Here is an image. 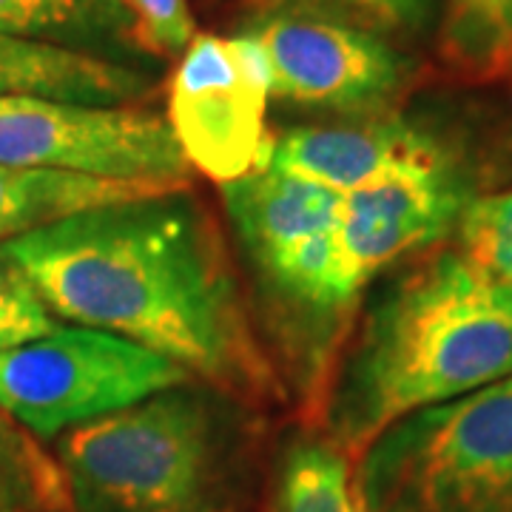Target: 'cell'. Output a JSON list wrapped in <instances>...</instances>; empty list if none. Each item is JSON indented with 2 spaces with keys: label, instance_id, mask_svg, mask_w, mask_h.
<instances>
[{
  "label": "cell",
  "instance_id": "cell-1",
  "mask_svg": "<svg viewBox=\"0 0 512 512\" xmlns=\"http://www.w3.org/2000/svg\"><path fill=\"white\" fill-rule=\"evenodd\" d=\"M0 248L57 322L120 336L220 393L271 390L231 259L188 188L77 211Z\"/></svg>",
  "mask_w": 512,
  "mask_h": 512
},
{
  "label": "cell",
  "instance_id": "cell-2",
  "mask_svg": "<svg viewBox=\"0 0 512 512\" xmlns=\"http://www.w3.org/2000/svg\"><path fill=\"white\" fill-rule=\"evenodd\" d=\"M512 376V285L464 251H439L370 305L325 410L356 464L387 427Z\"/></svg>",
  "mask_w": 512,
  "mask_h": 512
},
{
  "label": "cell",
  "instance_id": "cell-3",
  "mask_svg": "<svg viewBox=\"0 0 512 512\" xmlns=\"http://www.w3.org/2000/svg\"><path fill=\"white\" fill-rule=\"evenodd\" d=\"M74 512H234L245 441L220 390L177 384L66 430Z\"/></svg>",
  "mask_w": 512,
  "mask_h": 512
},
{
  "label": "cell",
  "instance_id": "cell-4",
  "mask_svg": "<svg viewBox=\"0 0 512 512\" xmlns=\"http://www.w3.org/2000/svg\"><path fill=\"white\" fill-rule=\"evenodd\" d=\"M356 490L365 512H512V376L387 427Z\"/></svg>",
  "mask_w": 512,
  "mask_h": 512
},
{
  "label": "cell",
  "instance_id": "cell-5",
  "mask_svg": "<svg viewBox=\"0 0 512 512\" xmlns=\"http://www.w3.org/2000/svg\"><path fill=\"white\" fill-rule=\"evenodd\" d=\"M191 379L180 365L120 336L60 325L43 339L0 350V410L52 439Z\"/></svg>",
  "mask_w": 512,
  "mask_h": 512
},
{
  "label": "cell",
  "instance_id": "cell-6",
  "mask_svg": "<svg viewBox=\"0 0 512 512\" xmlns=\"http://www.w3.org/2000/svg\"><path fill=\"white\" fill-rule=\"evenodd\" d=\"M467 202L464 183L439 143L339 194L319 313L348 311L376 274L447 237Z\"/></svg>",
  "mask_w": 512,
  "mask_h": 512
},
{
  "label": "cell",
  "instance_id": "cell-7",
  "mask_svg": "<svg viewBox=\"0 0 512 512\" xmlns=\"http://www.w3.org/2000/svg\"><path fill=\"white\" fill-rule=\"evenodd\" d=\"M0 163L154 188H188L191 171L154 111L40 97H0Z\"/></svg>",
  "mask_w": 512,
  "mask_h": 512
},
{
  "label": "cell",
  "instance_id": "cell-8",
  "mask_svg": "<svg viewBox=\"0 0 512 512\" xmlns=\"http://www.w3.org/2000/svg\"><path fill=\"white\" fill-rule=\"evenodd\" d=\"M237 35L265 57L271 97L293 106L376 117L410 80L407 57L387 37L305 6L265 3Z\"/></svg>",
  "mask_w": 512,
  "mask_h": 512
},
{
  "label": "cell",
  "instance_id": "cell-9",
  "mask_svg": "<svg viewBox=\"0 0 512 512\" xmlns=\"http://www.w3.org/2000/svg\"><path fill=\"white\" fill-rule=\"evenodd\" d=\"M271 74L248 37L197 35L180 55L168 92V126L194 165L228 185L271 168Z\"/></svg>",
  "mask_w": 512,
  "mask_h": 512
},
{
  "label": "cell",
  "instance_id": "cell-10",
  "mask_svg": "<svg viewBox=\"0 0 512 512\" xmlns=\"http://www.w3.org/2000/svg\"><path fill=\"white\" fill-rule=\"evenodd\" d=\"M222 200L262 285L274 291L282 305L319 313L339 194L265 168L222 185Z\"/></svg>",
  "mask_w": 512,
  "mask_h": 512
},
{
  "label": "cell",
  "instance_id": "cell-11",
  "mask_svg": "<svg viewBox=\"0 0 512 512\" xmlns=\"http://www.w3.org/2000/svg\"><path fill=\"white\" fill-rule=\"evenodd\" d=\"M430 146L436 140L402 117L376 114L350 126L288 131L276 140L271 168L348 194Z\"/></svg>",
  "mask_w": 512,
  "mask_h": 512
},
{
  "label": "cell",
  "instance_id": "cell-12",
  "mask_svg": "<svg viewBox=\"0 0 512 512\" xmlns=\"http://www.w3.org/2000/svg\"><path fill=\"white\" fill-rule=\"evenodd\" d=\"M151 92L146 74L111 57L43 40L0 35V97H40L80 106H128Z\"/></svg>",
  "mask_w": 512,
  "mask_h": 512
},
{
  "label": "cell",
  "instance_id": "cell-13",
  "mask_svg": "<svg viewBox=\"0 0 512 512\" xmlns=\"http://www.w3.org/2000/svg\"><path fill=\"white\" fill-rule=\"evenodd\" d=\"M157 191H177V188L117 183V180H100V177L52 171V168H20V165L0 163V245L77 211L134 200Z\"/></svg>",
  "mask_w": 512,
  "mask_h": 512
},
{
  "label": "cell",
  "instance_id": "cell-14",
  "mask_svg": "<svg viewBox=\"0 0 512 512\" xmlns=\"http://www.w3.org/2000/svg\"><path fill=\"white\" fill-rule=\"evenodd\" d=\"M0 35L29 37L77 52L140 49L120 0H0Z\"/></svg>",
  "mask_w": 512,
  "mask_h": 512
},
{
  "label": "cell",
  "instance_id": "cell-15",
  "mask_svg": "<svg viewBox=\"0 0 512 512\" xmlns=\"http://www.w3.org/2000/svg\"><path fill=\"white\" fill-rule=\"evenodd\" d=\"M356 464L330 439H299L276 464L268 512H365Z\"/></svg>",
  "mask_w": 512,
  "mask_h": 512
},
{
  "label": "cell",
  "instance_id": "cell-16",
  "mask_svg": "<svg viewBox=\"0 0 512 512\" xmlns=\"http://www.w3.org/2000/svg\"><path fill=\"white\" fill-rule=\"evenodd\" d=\"M441 57L473 80L512 74V0H447Z\"/></svg>",
  "mask_w": 512,
  "mask_h": 512
},
{
  "label": "cell",
  "instance_id": "cell-17",
  "mask_svg": "<svg viewBox=\"0 0 512 512\" xmlns=\"http://www.w3.org/2000/svg\"><path fill=\"white\" fill-rule=\"evenodd\" d=\"M69 484L32 430L0 410V512H69Z\"/></svg>",
  "mask_w": 512,
  "mask_h": 512
},
{
  "label": "cell",
  "instance_id": "cell-18",
  "mask_svg": "<svg viewBox=\"0 0 512 512\" xmlns=\"http://www.w3.org/2000/svg\"><path fill=\"white\" fill-rule=\"evenodd\" d=\"M458 237L461 251L478 268L512 285V188L467 202L458 217Z\"/></svg>",
  "mask_w": 512,
  "mask_h": 512
},
{
  "label": "cell",
  "instance_id": "cell-19",
  "mask_svg": "<svg viewBox=\"0 0 512 512\" xmlns=\"http://www.w3.org/2000/svg\"><path fill=\"white\" fill-rule=\"evenodd\" d=\"M57 328L60 322L40 299L29 276L0 248V350L43 339Z\"/></svg>",
  "mask_w": 512,
  "mask_h": 512
},
{
  "label": "cell",
  "instance_id": "cell-20",
  "mask_svg": "<svg viewBox=\"0 0 512 512\" xmlns=\"http://www.w3.org/2000/svg\"><path fill=\"white\" fill-rule=\"evenodd\" d=\"M328 12L382 37H413L430 26L439 0H268Z\"/></svg>",
  "mask_w": 512,
  "mask_h": 512
},
{
  "label": "cell",
  "instance_id": "cell-21",
  "mask_svg": "<svg viewBox=\"0 0 512 512\" xmlns=\"http://www.w3.org/2000/svg\"><path fill=\"white\" fill-rule=\"evenodd\" d=\"M137 46L157 57H180L197 37L188 0H120Z\"/></svg>",
  "mask_w": 512,
  "mask_h": 512
}]
</instances>
